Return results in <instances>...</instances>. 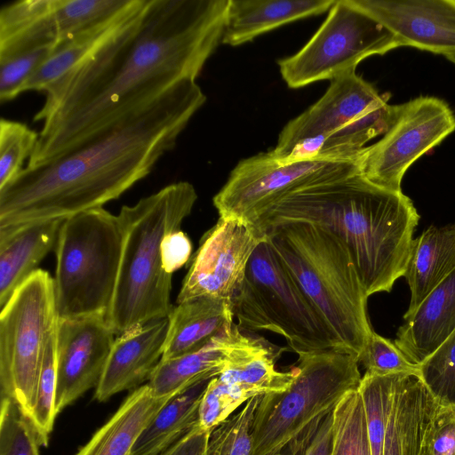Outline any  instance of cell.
<instances>
[{
    "label": "cell",
    "mask_w": 455,
    "mask_h": 455,
    "mask_svg": "<svg viewBox=\"0 0 455 455\" xmlns=\"http://www.w3.org/2000/svg\"><path fill=\"white\" fill-rule=\"evenodd\" d=\"M228 0H146L128 25L51 84L26 168L73 151L169 91L196 80L222 41Z\"/></svg>",
    "instance_id": "1"
},
{
    "label": "cell",
    "mask_w": 455,
    "mask_h": 455,
    "mask_svg": "<svg viewBox=\"0 0 455 455\" xmlns=\"http://www.w3.org/2000/svg\"><path fill=\"white\" fill-rule=\"evenodd\" d=\"M206 96L183 80L145 108L60 158L23 168L0 189V228L100 208L148 176Z\"/></svg>",
    "instance_id": "2"
},
{
    "label": "cell",
    "mask_w": 455,
    "mask_h": 455,
    "mask_svg": "<svg viewBox=\"0 0 455 455\" xmlns=\"http://www.w3.org/2000/svg\"><path fill=\"white\" fill-rule=\"evenodd\" d=\"M419 219L403 192L380 188L356 172L290 195L254 224L295 220L325 228L347 247L370 297L391 291L403 276Z\"/></svg>",
    "instance_id": "3"
},
{
    "label": "cell",
    "mask_w": 455,
    "mask_h": 455,
    "mask_svg": "<svg viewBox=\"0 0 455 455\" xmlns=\"http://www.w3.org/2000/svg\"><path fill=\"white\" fill-rule=\"evenodd\" d=\"M197 200L188 181L167 185L124 205L118 216L123 250L115 292L106 318L116 336L149 321L168 317L172 275L165 272L161 244L180 230Z\"/></svg>",
    "instance_id": "4"
},
{
    "label": "cell",
    "mask_w": 455,
    "mask_h": 455,
    "mask_svg": "<svg viewBox=\"0 0 455 455\" xmlns=\"http://www.w3.org/2000/svg\"><path fill=\"white\" fill-rule=\"evenodd\" d=\"M260 229L341 347L359 356L372 328L368 297L344 243L304 221H280Z\"/></svg>",
    "instance_id": "5"
},
{
    "label": "cell",
    "mask_w": 455,
    "mask_h": 455,
    "mask_svg": "<svg viewBox=\"0 0 455 455\" xmlns=\"http://www.w3.org/2000/svg\"><path fill=\"white\" fill-rule=\"evenodd\" d=\"M389 94L351 72L331 81L325 93L281 131L272 154L280 161H357L373 138L394 123L398 105Z\"/></svg>",
    "instance_id": "6"
},
{
    "label": "cell",
    "mask_w": 455,
    "mask_h": 455,
    "mask_svg": "<svg viewBox=\"0 0 455 455\" xmlns=\"http://www.w3.org/2000/svg\"><path fill=\"white\" fill-rule=\"evenodd\" d=\"M122 250L118 216L103 207L64 220L55 246L53 286L58 318L107 315Z\"/></svg>",
    "instance_id": "7"
},
{
    "label": "cell",
    "mask_w": 455,
    "mask_h": 455,
    "mask_svg": "<svg viewBox=\"0 0 455 455\" xmlns=\"http://www.w3.org/2000/svg\"><path fill=\"white\" fill-rule=\"evenodd\" d=\"M295 377L284 391L260 396L255 413L251 455H279L307 427L358 389V356L343 349L302 352Z\"/></svg>",
    "instance_id": "8"
},
{
    "label": "cell",
    "mask_w": 455,
    "mask_h": 455,
    "mask_svg": "<svg viewBox=\"0 0 455 455\" xmlns=\"http://www.w3.org/2000/svg\"><path fill=\"white\" fill-rule=\"evenodd\" d=\"M232 304L239 328L282 335L296 354L345 350L267 235L253 251Z\"/></svg>",
    "instance_id": "9"
},
{
    "label": "cell",
    "mask_w": 455,
    "mask_h": 455,
    "mask_svg": "<svg viewBox=\"0 0 455 455\" xmlns=\"http://www.w3.org/2000/svg\"><path fill=\"white\" fill-rule=\"evenodd\" d=\"M57 320L53 277L41 268L1 307V397L12 399L30 421L44 354Z\"/></svg>",
    "instance_id": "10"
},
{
    "label": "cell",
    "mask_w": 455,
    "mask_h": 455,
    "mask_svg": "<svg viewBox=\"0 0 455 455\" xmlns=\"http://www.w3.org/2000/svg\"><path fill=\"white\" fill-rule=\"evenodd\" d=\"M400 46L390 30L351 0H336L311 39L277 64L286 84L298 89L355 72L364 59Z\"/></svg>",
    "instance_id": "11"
},
{
    "label": "cell",
    "mask_w": 455,
    "mask_h": 455,
    "mask_svg": "<svg viewBox=\"0 0 455 455\" xmlns=\"http://www.w3.org/2000/svg\"><path fill=\"white\" fill-rule=\"evenodd\" d=\"M356 172L357 161L317 158L283 162L268 151L241 160L212 201L220 218L254 224L290 195Z\"/></svg>",
    "instance_id": "12"
},
{
    "label": "cell",
    "mask_w": 455,
    "mask_h": 455,
    "mask_svg": "<svg viewBox=\"0 0 455 455\" xmlns=\"http://www.w3.org/2000/svg\"><path fill=\"white\" fill-rule=\"evenodd\" d=\"M454 131L455 115L441 99L419 96L400 104L389 129L361 153L359 173L380 188L402 192L409 167Z\"/></svg>",
    "instance_id": "13"
},
{
    "label": "cell",
    "mask_w": 455,
    "mask_h": 455,
    "mask_svg": "<svg viewBox=\"0 0 455 455\" xmlns=\"http://www.w3.org/2000/svg\"><path fill=\"white\" fill-rule=\"evenodd\" d=\"M266 234L257 225L220 218L202 237L176 302L209 297L232 302L238 293L248 262Z\"/></svg>",
    "instance_id": "14"
},
{
    "label": "cell",
    "mask_w": 455,
    "mask_h": 455,
    "mask_svg": "<svg viewBox=\"0 0 455 455\" xmlns=\"http://www.w3.org/2000/svg\"><path fill=\"white\" fill-rule=\"evenodd\" d=\"M116 334L105 315L58 318L56 326L57 415L99 384Z\"/></svg>",
    "instance_id": "15"
},
{
    "label": "cell",
    "mask_w": 455,
    "mask_h": 455,
    "mask_svg": "<svg viewBox=\"0 0 455 455\" xmlns=\"http://www.w3.org/2000/svg\"><path fill=\"white\" fill-rule=\"evenodd\" d=\"M295 371L275 368V354L263 342L212 378L199 407V427L210 431L248 400L286 390Z\"/></svg>",
    "instance_id": "16"
},
{
    "label": "cell",
    "mask_w": 455,
    "mask_h": 455,
    "mask_svg": "<svg viewBox=\"0 0 455 455\" xmlns=\"http://www.w3.org/2000/svg\"><path fill=\"white\" fill-rule=\"evenodd\" d=\"M390 30L401 46L455 52V0H351Z\"/></svg>",
    "instance_id": "17"
},
{
    "label": "cell",
    "mask_w": 455,
    "mask_h": 455,
    "mask_svg": "<svg viewBox=\"0 0 455 455\" xmlns=\"http://www.w3.org/2000/svg\"><path fill=\"white\" fill-rule=\"evenodd\" d=\"M168 317L140 324L116 336L95 398L107 401L119 392L138 388L148 381L162 359Z\"/></svg>",
    "instance_id": "18"
},
{
    "label": "cell",
    "mask_w": 455,
    "mask_h": 455,
    "mask_svg": "<svg viewBox=\"0 0 455 455\" xmlns=\"http://www.w3.org/2000/svg\"><path fill=\"white\" fill-rule=\"evenodd\" d=\"M259 342L244 335L234 323L199 350L161 359L148 385L157 397L174 395L198 381L218 376Z\"/></svg>",
    "instance_id": "19"
},
{
    "label": "cell",
    "mask_w": 455,
    "mask_h": 455,
    "mask_svg": "<svg viewBox=\"0 0 455 455\" xmlns=\"http://www.w3.org/2000/svg\"><path fill=\"white\" fill-rule=\"evenodd\" d=\"M64 220L0 228V307L56 246Z\"/></svg>",
    "instance_id": "20"
},
{
    "label": "cell",
    "mask_w": 455,
    "mask_h": 455,
    "mask_svg": "<svg viewBox=\"0 0 455 455\" xmlns=\"http://www.w3.org/2000/svg\"><path fill=\"white\" fill-rule=\"evenodd\" d=\"M455 331V269L405 319L394 341L405 357L419 365Z\"/></svg>",
    "instance_id": "21"
},
{
    "label": "cell",
    "mask_w": 455,
    "mask_h": 455,
    "mask_svg": "<svg viewBox=\"0 0 455 455\" xmlns=\"http://www.w3.org/2000/svg\"><path fill=\"white\" fill-rule=\"evenodd\" d=\"M438 405L419 375L405 373L395 395L383 455H421Z\"/></svg>",
    "instance_id": "22"
},
{
    "label": "cell",
    "mask_w": 455,
    "mask_h": 455,
    "mask_svg": "<svg viewBox=\"0 0 455 455\" xmlns=\"http://www.w3.org/2000/svg\"><path fill=\"white\" fill-rule=\"evenodd\" d=\"M336 0H228L221 43L238 46L298 20L329 11Z\"/></svg>",
    "instance_id": "23"
},
{
    "label": "cell",
    "mask_w": 455,
    "mask_h": 455,
    "mask_svg": "<svg viewBox=\"0 0 455 455\" xmlns=\"http://www.w3.org/2000/svg\"><path fill=\"white\" fill-rule=\"evenodd\" d=\"M231 301L202 297L173 306L163 360L199 350L234 323Z\"/></svg>",
    "instance_id": "24"
},
{
    "label": "cell",
    "mask_w": 455,
    "mask_h": 455,
    "mask_svg": "<svg viewBox=\"0 0 455 455\" xmlns=\"http://www.w3.org/2000/svg\"><path fill=\"white\" fill-rule=\"evenodd\" d=\"M455 269V225L430 226L413 239L403 276L411 291L403 319L411 316L426 297Z\"/></svg>",
    "instance_id": "25"
},
{
    "label": "cell",
    "mask_w": 455,
    "mask_h": 455,
    "mask_svg": "<svg viewBox=\"0 0 455 455\" xmlns=\"http://www.w3.org/2000/svg\"><path fill=\"white\" fill-rule=\"evenodd\" d=\"M172 396H156L148 384L134 389L76 455H132L141 433Z\"/></svg>",
    "instance_id": "26"
},
{
    "label": "cell",
    "mask_w": 455,
    "mask_h": 455,
    "mask_svg": "<svg viewBox=\"0 0 455 455\" xmlns=\"http://www.w3.org/2000/svg\"><path fill=\"white\" fill-rule=\"evenodd\" d=\"M131 0L122 11L60 45L53 54L22 85L27 91H45L121 32L145 4Z\"/></svg>",
    "instance_id": "27"
},
{
    "label": "cell",
    "mask_w": 455,
    "mask_h": 455,
    "mask_svg": "<svg viewBox=\"0 0 455 455\" xmlns=\"http://www.w3.org/2000/svg\"><path fill=\"white\" fill-rule=\"evenodd\" d=\"M211 379L172 395L141 433L132 455H161L199 426V407Z\"/></svg>",
    "instance_id": "28"
},
{
    "label": "cell",
    "mask_w": 455,
    "mask_h": 455,
    "mask_svg": "<svg viewBox=\"0 0 455 455\" xmlns=\"http://www.w3.org/2000/svg\"><path fill=\"white\" fill-rule=\"evenodd\" d=\"M404 374L365 372L362 377L358 391L363 403L372 455H383L388 418L398 384Z\"/></svg>",
    "instance_id": "29"
},
{
    "label": "cell",
    "mask_w": 455,
    "mask_h": 455,
    "mask_svg": "<svg viewBox=\"0 0 455 455\" xmlns=\"http://www.w3.org/2000/svg\"><path fill=\"white\" fill-rule=\"evenodd\" d=\"M330 455H372L358 389L346 394L332 411Z\"/></svg>",
    "instance_id": "30"
},
{
    "label": "cell",
    "mask_w": 455,
    "mask_h": 455,
    "mask_svg": "<svg viewBox=\"0 0 455 455\" xmlns=\"http://www.w3.org/2000/svg\"><path fill=\"white\" fill-rule=\"evenodd\" d=\"M260 396L248 400L209 431L206 455L251 454L253 422Z\"/></svg>",
    "instance_id": "31"
},
{
    "label": "cell",
    "mask_w": 455,
    "mask_h": 455,
    "mask_svg": "<svg viewBox=\"0 0 455 455\" xmlns=\"http://www.w3.org/2000/svg\"><path fill=\"white\" fill-rule=\"evenodd\" d=\"M58 321V320H57ZM56 326L50 333L44 354L37 382L36 402L31 422L41 446H46L57 417L55 411L56 370Z\"/></svg>",
    "instance_id": "32"
},
{
    "label": "cell",
    "mask_w": 455,
    "mask_h": 455,
    "mask_svg": "<svg viewBox=\"0 0 455 455\" xmlns=\"http://www.w3.org/2000/svg\"><path fill=\"white\" fill-rule=\"evenodd\" d=\"M39 133L23 123L0 120V189L23 169L24 161L33 154Z\"/></svg>",
    "instance_id": "33"
},
{
    "label": "cell",
    "mask_w": 455,
    "mask_h": 455,
    "mask_svg": "<svg viewBox=\"0 0 455 455\" xmlns=\"http://www.w3.org/2000/svg\"><path fill=\"white\" fill-rule=\"evenodd\" d=\"M419 377L440 404L455 405V331L419 364Z\"/></svg>",
    "instance_id": "34"
},
{
    "label": "cell",
    "mask_w": 455,
    "mask_h": 455,
    "mask_svg": "<svg viewBox=\"0 0 455 455\" xmlns=\"http://www.w3.org/2000/svg\"><path fill=\"white\" fill-rule=\"evenodd\" d=\"M32 422L10 398L1 397L0 455H40Z\"/></svg>",
    "instance_id": "35"
},
{
    "label": "cell",
    "mask_w": 455,
    "mask_h": 455,
    "mask_svg": "<svg viewBox=\"0 0 455 455\" xmlns=\"http://www.w3.org/2000/svg\"><path fill=\"white\" fill-rule=\"evenodd\" d=\"M366 373L387 375L393 373H414L419 375V365L411 363L394 342L373 330L358 356Z\"/></svg>",
    "instance_id": "36"
},
{
    "label": "cell",
    "mask_w": 455,
    "mask_h": 455,
    "mask_svg": "<svg viewBox=\"0 0 455 455\" xmlns=\"http://www.w3.org/2000/svg\"><path fill=\"white\" fill-rule=\"evenodd\" d=\"M430 455H455V405L440 404L427 435Z\"/></svg>",
    "instance_id": "37"
},
{
    "label": "cell",
    "mask_w": 455,
    "mask_h": 455,
    "mask_svg": "<svg viewBox=\"0 0 455 455\" xmlns=\"http://www.w3.org/2000/svg\"><path fill=\"white\" fill-rule=\"evenodd\" d=\"M190 238L181 229L167 234L161 244L163 266L172 275L190 259L192 254Z\"/></svg>",
    "instance_id": "38"
},
{
    "label": "cell",
    "mask_w": 455,
    "mask_h": 455,
    "mask_svg": "<svg viewBox=\"0 0 455 455\" xmlns=\"http://www.w3.org/2000/svg\"><path fill=\"white\" fill-rule=\"evenodd\" d=\"M332 411L324 415L317 423L302 455H330Z\"/></svg>",
    "instance_id": "39"
},
{
    "label": "cell",
    "mask_w": 455,
    "mask_h": 455,
    "mask_svg": "<svg viewBox=\"0 0 455 455\" xmlns=\"http://www.w3.org/2000/svg\"><path fill=\"white\" fill-rule=\"evenodd\" d=\"M209 431L199 426L161 455H206Z\"/></svg>",
    "instance_id": "40"
},
{
    "label": "cell",
    "mask_w": 455,
    "mask_h": 455,
    "mask_svg": "<svg viewBox=\"0 0 455 455\" xmlns=\"http://www.w3.org/2000/svg\"><path fill=\"white\" fill-rule=\"evenodd\" d=\"M321 419L313 422L298 437L292 440L279 455H302L311 434Z\"/></svg>",
    "instance_id": "41"
},
{
    "label": "cell",
    "mask_w": 455,
    "mask_h": 455,
    "mask_svg": "<svg viewBox=\"0 0 455 455\" xmlns=\"http://www.w3.org/2000/svg\"><path fill=\"white\" fill-rule=\"evenodd\" d=\"M444 57H446V59H448L450 61L455 64V52L445 54Z\"/></svg>",
    "instance_id": "42"
},
{
    "label": "cell",
    "mask_w": 455,
    "mask_h": 455,
    "mask_svg": "<svg viewBox=\"0 0 455 455\" xmlns=\"http://www.w3.org/2000/svg\"><path fill=\"white\" fill-rule=\"evenodd\" d=\"M421 455H430L429 452H428V450H427V439H426V443H425L424 448L422 450Z\"/></svg>",
    "instance_id": "43"
}]
</instances>
